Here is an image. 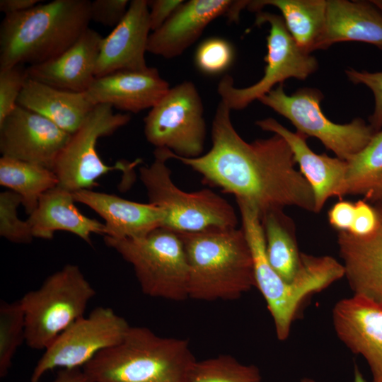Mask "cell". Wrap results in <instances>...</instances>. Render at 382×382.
<instances>
[{
  "instance_id": "obj_1",
  "label": "cell",
  "mask_w": 382,
  "mask_h": 382,
  "mask_svg": "<svg viewBox=\"0 0 382 382\" xmlns=\"http://www.w3.org/2000/svg\"><path fill=\"white\" fill-rule=\"evenodd\" d=\"M212 147L197 158L176 159L199 173L207 183L254 206L260 218L269 211L296 206L315 213L313 188L296 169L292 151L277 134L248 143L236 132L231 110L219 103L212 125Z\"/></svg>"
},
{
  "instance_id": "obj_2",
  "label": "cell",
  "mask_w": 382,
  "mask_h": 382,
  "mask_svg": "<svg viewBox=\"0 0 382 382\" xmlns=\"http://www.w3.org/2000/svg\"><path fill=\"white\" fill-rule=\"evenodd\" d=\"M41 2L25 11L5 15L0 25V69L52 59L88 28L90 1Z\"/></svg>"
},
{
  "instance_id": "obj_3",
  "label": "cell",
  "mask_w": 382,
  "mask_h": 382,
  "mask_svg": "<svg viewBox=\"0 0 382 382\" xmlns=\"http://www.w3.org/2000/svg\"><path fill=\"white\" fill-rule=\"evenodd\" d=\"M178 233L188 263L189 298L236 300L255 286L253 259L243 228Z\"/></svg>"
},
{
  "instance_id": "obj_4",
  "label": "cell",
  "mask_w": 382,
  "mask_h": 382,
  "mask_svg": "<svg viewBox=\"0 0 382 382\" xmlns=\"http://www.w3.org/2000/svg\"><path fill=\"white\" fill-rule=\"evenodd\" d=\"M196 361L187 340L131 326L121 342L98 353L83 370L92 382H190Z\"/></svg>"
},
{
  "instance_id": "obj_5",
  "label": "cell",
  "mask_w": 382,
  "mask_h": 382,
  "mask_svg": "<svg viewBox=\"0 0 382 382\" xmlns=\"http://www.w3.org/2000/svg\"><path fill=\"white\" fill-rule=\"evenodd\" d=\"M236 202L253 259L255 287L266 301L277 339L284 341L288 338L291 325L305 301L335 282V275L325 264L311 261L306 264L293 284L284 282L267 260L257 209L245 201L237 199Z\"/></svg>"
},
{
  "instance_id": "obj_6",
  "label": "cell",
  "mask_w": 382,
  "mask_h": 382,
  "mask_svg": "<svg viewBox=\"0 0 382 382\" xmlns=\"http://www.w3.org/2000/svg\"><path fill=\"white\" fill-rule=\"evenodd\" d=\"M154 161L139 168L149 203L164 214L163 228L177 233H195L212 228H236L233 207L209 189L187 192L176 186L166 165V149H156Z\"/></svg>"
},
{
  "instance_id": "obj_7",
  "label": "cell",
  "mask_w": 382,
  "mask_h": 382,
  "mask_svg": "<svg viewBox=\"0 0 382 382\" xmlns=\"http://www.w3.org/2000/svg\"><path fill=\"white\" fill-rule=\"evenodd\" d=\"M96 294L76 265H66L48 276L38 289L19 299L25 316L26 345L33 349L45 350L84 316Z\"/></svg>"
},
{
  "instance_id": "obj_8",
  "label": "cell",
  "mask_w": 382,
  "mask_h": 382,
  "mask_svg": "<svg viewBox=\"0 0 382 382\" xmlns=\"http://www.w3.org/2000/svg\"><path fill=\"white\" fill-rule=\"evenodd\" d=\"M104 241L132 266L144 294L175 301L189 298L188 263L177 232L159 227L144 237L104 236Z\"/></svg>"
},
{
  "instance_id": "obj_9",
  "label": "cell",
  "mask_w": 382,
  "mask_h": 382,
  "mask_svg": "<svg viewBox=\"0 0 382 382\" xmlns=\"http://www.w3.org/2000/svg\"><path fill=\"white\" fill-rule=\"evenodd\" d=\"M320 91L302 88L286 95L283 83L271 90L258 100L288 119L297 132L318 139L342 160L348 161L362 150L376 132L361 118L347 124H337L323 113Z\"/></svg>"
},
{
  "instance_id": "obj_10",
  "label": "cell",
  "mask_w": 382,
  "mask_h": 382,
  "mask_svg": "<svg viewBox=\"0 0 382 382\" xmlns=\"http://www.w3.org/2000/svg\"><path fill=\"white\" fill-rule=\"evenodd\" d=\"M265 23L270 24V29L267 37V54L265 57L267 65L262 77L250 86L236 88L233 78L225 75L218 84L217 91L221 101L231 110L244 109L287 79L304 80L318 69L317 59L298 47L281 16L258 12L255 24L260 25Z\"/></svg>"
},
{
  "instance_id": "obj_11",
  "label": "cell",
  "mask_w": 382,
  "mask_h": 382,
  "mask_svg": "<svg viewBox=\"0 0 382 382\" xmlns=\"http://www.w3.org/2000/svg\"><path fill=\"white\" fill-rule=\"evenodd\" d=\"M144 135L156 149L197 158L204 147L206 124L199 92L191 81L170 88L144 119Z\"/></svg>"
},
{
  "instance_id": "obj_12",
  "label": "cell",
  "mask_w": 382,
  "mask_h": 382,
  "mask_svg": "<svg viewBox=\"0 0 382 382\" xmlns=\"http://www.w3.org/2000/svg\"><path fill=\"white\" fill-rule=\"evenodd\" d=\"M112 108L108 104L95 105L78 129L71 134L52 169L59 186L71 192L91 190L98 185L97 180L109 171L125 170L132 166L124 163L108 166L97 152L99 138L113 134L131 119L129 113H115Z\"/></svg>"
},
{
  "instance_id": "obj_13",
  "label": "cell",
  "mask_w": 382,
  "mask_h": 382,
  "mask_svg": "<svg viewBox=\"0 0 382 382\" xmlns=\"http://www.w3.org/2000/svg\"><path fill=\"white\" fill-rule=\"evenodd\" d=\"M130 325L109 307L98 306L76 320L44 350L30 376L40 382L48 371L56 369L84 366L100 352L122 341Z\"/></svg>"
},
{
  "instance_id": "obj_14",
  "label": "cell",
  "mask_w": 382,
  "mask_h": 382,
  "mask_svg": "<svg viewBox=\"0 0 382 382\" xmlns=\"http://www.w3.org/2000/svg\"><path fill=\"white\" fill-rule=\"evenodd\" d=\"M71 134L20 105L0 123L1 156L53 169Z\"/></svg>"
},
{
  "instance_id": "obj_15",
  "label": "cell",
  "mask_w": 382,
  "mask_h": 382,
  "mask_svg": "<svg viewBox=\"0 0 382 382\" xmlns=\"http://www.w3.org/2000/svg\"><path fill=\"white\" fill-rule=\"evenodd\" d=\"M249 1L190 0L183 2L159 28L151 31L147 52L166 59L176 57L191 46L216 18L239 19Z\"/></svg>"
},
{
  "instance_id": "obj_16",
  "label": "cell",
  "mask_w": 382,
  "mask_h": 382,
  "mask_svg": "<svg viewBox=\"0 0 382 382\" xmlns=\"http://www.w3.org/2000/svg\"><path fill=\"white\" fill-rule=\"evenodd\" d=\"M332 318L340 340L366 360L371 382H382V303L353 294L335 303Z\"/></svg>"
},
{
  "instance_id": "obj_17",
  "label": "cell",
  "mask_w": 382,
  "mask_h": 382,
  "mask_svg": "<svg viewBox=\"0 0 382 382\" xmlns=\"http://www.w3.org/2000/svg\"><path fill=\"white\" fill-rule=\"evenodd\" d=\"M151 26L146 0H133L121 21L103 37L95 76L146 69L145 53Z\"/></svg>"
},
{
  "instance_id": "obj_18",
  "label": "cell",
  "mask_w": 382,
  "mask_h": 382,
  "mask_svg": "<svg viewBox=\"0 0 382 382\" xmlns=\"http://www.w3.org/2000/svg\"><path fill=\"white\" fill-rule=\"evenodd\" d=\"M170 89L157 69L118 71L96 77L86 92L91 102L108 104L123 111L137 113L155 106Z\"/></svg>"
},
{
  "instance_id": "obj_19",
  "label": "cell",
  "mask_w": 382,
  "mask_h": 382,
  "mask_svg": "<svg viewBox=\"0 0 382 382\" xmlns=\"http://www.w3.org/2000/svg\"><path fill=\"white\" fill-rule=\"evenodd\" d=\"M255 124L262 129L282 137L290 146L300 171L311 185L315 196V213H318L330 197L342 199L344 195L347 161L326 154H317L308 146V136L293 132L268 117Z\"/></svg>"
},
{
  "instance_id": "obj_20",
  "label": "cell",
  "mask_w": 382,
  "mask_h": 382,
  "mask_svg": "<svg viewBox=\"0 0 382 382\" xmlns=\"http://www.w3.org/2000/svg\"><path fill=\"white\" fill-rule=\"evenodd\" d=\"M103 37L88 28L60 55L26 68L29 79L74 92H86L95 72Z\"/></svg>"
},
{
  "instance_id": "obj_21",
  "label": "cell",
  "mask_w": 382,
  "mask_h": 382,
  "mask_svg": "<svg viewBox=\"0 0 382 382\" xmlns=\"http://www.w3.org/2000/svg\"><path fill=\"white\" fill-rule=\"evenodd\" d=\"M378 216L376 229L365 236L337 232L345 277L354 294L382 303V204L374 205Z\"/></svg>"
},
{
  "instance_id": "obj_22",
  "label": "cell",
  "mask_w": 382,
  "mask_h": 382,
  "mask_svg": "<svg viewBox=\"0 0 382 382\" xmlns=\"http://www.w3.org/2000/svg\"><path fill=\"white\" fill-rule=\"evenodd\" d=\"M75 202L95 211L105 221V235L115 238H137L162 226L164 214L151 203L127 200L115 195L80 190Z\"/></svg>"
},
{
  "instance_id": "obj_23",
  "label": "cell",
  "mask_w": 382,
  "mask_h": 382,
  "mask_svg": "<svg viewBox=\"0 0 382 382\" xmlns=\"http://www.w3.org/2000/svg\"><path fill=\"white\" fill-rule=\"evenodd\" d=\"M74 202L73 192L59 185L44 193L27 220L33 238L51 239L64 231L91 244L93 233L104 236L105 224L83 215Z\"/></svg>"
},
{
  "instance_id": "obj_24",
  "label": "cell",
  "mask_w": 382,
  "mask_h": 382,
  "mask_svg": "<svg viewBox=\"0 0 382 382\" xmlns=\"http://www.w3.org/2000/svg\"><path fill=\"white\" fill-rule=\"evenodd\" d=\"M347 41L382 50V10L374 1L327 0L325 28L318 50Z\"/></svg>"
},
{
  "instance_id": "obj_25",
  "label": "cell",
  "mask_w": 382,
  "mask_h": 382,
  "mask_svg": "<svg viewBox=\"0 0 382 382\" xmlns=\"http://www.w3.org/2000/svg\"><path fill=\"white\" fill-rule=\"evenodd\" d=\"M18 105L42 115L71 134L95 106L86 92L62 90L29 78Z\"/></svg>"
},
{
  "instance_id": "obj_26",
  "label": "cell",
  "mask_w": 382,
  "mask_h": 382,
  "mask_svg": "<svg viewBox=\"0 0 382 382\" xmlns=\"http://www.w3.org/2000/svg\"><path fill=\"white\" fill-rule=\"evenodd\" d=\"M267 5L281 11L288 31L303 52L318 50L325 28L327 0L249 1L247 8L258 13Z\"/></svg>"
},
{
  "instance_id": "obj_27",
  "label": "cell",
  "mask_w": 382,
  "mask_h": 382,
  "mask_svg": "<svg viewBox=\"0 0 382 382\" xmlns=\"http://www.w3.org/2000/svg\"><path fill=\"white\" fill-rule=\"evenodd\" d=\"M260 221L270 265L284 282L293 284L303 265L294 221L284 214L283 209L267 212Z\"/></svg>"
},
{
  "instance_id": "obj_28",
  "label": "cell",
  "mask_w": 382,
  "mask_h": 382,
  "mask_svg": "<svg viewBox=\"0 0 382 382\" xmlns=\"http://www.w3.org/2000/svg\"><path fill=\"white\" fill-rule=\"evenodd\" d=\"M347 161L344 195H358L372 205L382 204V129Z\"/></svg>"
},
{
  "instance_id": "obj_29",
  "label": "cell",
  "mask_w": 382,
  "mask_h": 382,
  "mask_svg": "<svg viewBox=\"0 0 382 382\" xmlns=\"http://www.w3.org/2000/svg\"><path fill=\"white\" fill-rule=\"evenodd\" d=\"M0 185L22 197L25 212L30 214L40 197L59 185L55 173L42 166L1 156Z\"/></svg>"
},
{
  "instance_id": "obj_30",
  "label": "cell",
  "mask_w": 382,
  "mask_h": 382,
  "mask_svg": "<svg viewBox=\"0 0 382 382\" xmlns=\"http://www.w3.org/2000/svg\"><path fill=\"white\" fill-rule=\"evenodd\" d=\"M190 382H262L257 366L228 354L197 361Z\"/></svg>"
},
{
  "instance_id": "obj_31",
  "label": "cell",
  "mask_w": 382,
  "mask_h": 382,
  "mask_svg": "<svg viewBox=\"0 0 382 382\" xmlns=\"http://www.w3.org/2000/svg\"><path fill=\"white\" fill-rule=\"evenodd\" d=\"M25 341V316L20 301L0 302V376L5 377L13 358Z\"/></svg>"
},
{
  "instance_id": "obj_32",
  "label": "cell",
  "mask_w": 382,
  "mask_h": 382,
  "mask_svg": "<svg viewBox=\"0 0 382 382\" xmlns=\"http://www.w3.org/2000/svg\"><path fill=\"white\" fill-rule=\"evenodd\" d=\"M22 197L12 190L0 194V235L13 243H28L33 236L28 221L18 216V207L22 204Z\"/></svg>"
},
{
  "instance_id": "obj_33",
  "label": "cell",
  "mask_w": 382,
  "mask_h": 382,
  "mask_svg": "<svg viewBox=\"0 0 382 382\" xmlns=\"http://www.w3.org/2000/svg\"><path fill=\"white\" fill-rule=\"evenodd\" d=\"M234 58L233 47L227 40L217 37L204 40L197 47L195 62L197 67L209 75L226 70Z\"/></svg>"
},
{
  "instance_id": "obj_34",
  "label": "cell",
  "mask_w": 382,
  "mask_h": 382,
  "mask_svg": "<svg viewBox=\"0 0 382 382\" xmlns=\"http://www.w3.org/2000/svg\"><path fill=\"white\" fill-rule=\"evenodd\" d=\"M28 79L27 70L22 65L0 69V123L17 107Z\"/></svg>"
},
{
  "instance_id": "obj_35",
  "label": "cell",
  "mask_w": 382,
  "mask_h": 382,
  "mask_svg": "<svg viewBox=\"0 0 382 382\" xmlns=\"http://www.w3.org/2000/svg\"><path fill=\"white\" fill-rule=\"evenodd\" d=\"M345 72L350 81L355 84H364L373 92L375 106L369 122L376 132L380 131L382 129V71L369 72L350 68Z\"/></svg>"
},
{
  "instance_id": "obj_36",
  "label": "cell",
  "mask_w": 382,
  "mask_h": 382,
  "mask_svg": "<svg viewBox=\"0 0 382 382\" xmlns=\"http://www.w3.org/2000/svg\"><path fill=\"white\" fill-rule=\"evenodd\" d=\"M127 0H95L90 3V18L106 27L115 28L129 8Z\"/></svg>"
},
{
  "instance_id": "obj_37",
  "label": "cell",
  "mask_w": 382,
  "mask_h": 382,
  "mask_svg": "<svg viewBox=\"0 0 382 382\" xmlns=\"http://www.w3.org/2000/svg\"><path fill=\"white\" fill-rule=\"evenodd\" d=\"M354 218L348 233L357 236L371 234L378 223V216L374 205L364 199L354 202Z\"/></svg>"
},
{
  "instance_id": "obj_38",
  "label": "cell",
  "mask_w": 382,
  "mask_h": 382,
  "mask_svg": "<svg viewBox=\"0 0 382 382\" xmlns=\"http://www.w3.org/2000/svg\"><path fill=\"white\" fill-rule=\"evenodd\" d=\"M354 210V202L342 199L337 202L328 211L330 226L337 232H348L353 224Z\"/></svg>"
},
{
  "instance_id": "obj_39",
  "label": "cell",
  "mask_w": 382,
  "mask_h": 382,
  "mask_svg": "<svg viewBox=\"0 0 382 382\" xmlns=\"http://www.w3.org/2000/svg\"><path fill=\"white\" fill-rule=\"evenodd\" d=\"M184 2L183 0L148 1L151 31L159 28Z\"/></svg>"
},
{
  "instance_id": "obj_40",
  "label": "cell",
  "mask_w": 382,
  "mask_h": 382,
  "mask_svg": "<svg viewBox=\"0 0 382 382\" xmlns=\"http://www.w3.org/2000/svg\"><path fill=\"white\" fill-rule=\"evenodd\" d=\"M40 2L39 0H1L0 11L5 15L21 13Z\"/></svg>"
},
{
  "instance_id": "obj_41",
  "label": "cell",
  "mask_w": 382,
  "mask_h": 382,
  "mask_svg": "<svg viewBox=\"0 0 382 382\" xmlns=\"http://www.w3.org/2000/svg\"><path fill=\"white\" fill-rule=\"evenodd\" d=\"M52 382H92L83 369H62Z\"/></svg>"
},
{
  "instance_id": "obj_42",
  "label": "cell",
  "mask_w": 382,
  "mask_h": 382,
  "mask_svg": "<svg viewBox=\"0 0 382 382\" xmlns=\"http://www.w3.org/2000/svg\"><path fill=\"white\" fill-rule=\"evenodd\" d=\"M353 382H366L363 374L357 364H354V378Z\"/></svg>"
},
{
  "instance_id": "obj_43",
  "label": "cell",
  "mask_w": 382,
  "mask_h": 382,
  "mask_svg": "<svg viewBox=\"0 0 382 382\" xmlns=\"http://www.w3.org/2000/svg\"><path fill=\"white\" fill-rule=\"evenodd\" d=\"M300 382H315V381L309 378H303Z\"/></svg>"
}]
</instances>
